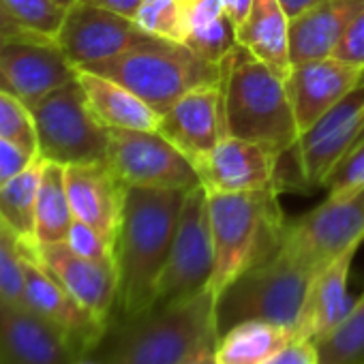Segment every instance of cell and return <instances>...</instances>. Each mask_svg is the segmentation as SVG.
Returning a JSON list of instances; mask_svg holds the SVG:
<instances>
[{"label":"cell","mask_w":364,"mask_h":364,"mask_svg":"<svg viewBox=\"0 0 364 364\" xmlns=\"http://www.w3.org/2000/svg\"><path fill=\"white\" fill-rule=\"evenodd\" d=\"M189 191L137 189L124 191L116 234L120 319L137 317L154 306L156 285L169 255L182 202Z\"/></svg>","instance_id":"1"},{"label":"cell","mask_w":364,"mask_h":364,"mask_svg":"<svg viewBox=\"0 0 364 364\" xmlns=\"http://www.w3.org/2000/svg\"><path fill=\"white\" fill-rule=\"evenodd\" d=\"M219 336L208 289L109 323L86 355L97 364H180L200 343Z\"/></svg>","instance_id":"2"},{"label":"cell","mask_w":364,"mask_h":364,"mask_svg":"<svg viewBox=\"0 0 364 364\" xmlns=\"http://www.w3.org/2000/svg\"><path fill=\"white\" fill-rule=\"evenodd\" d=\"M281 187L253 193L208 196V217L215 249V268L208 294L219 296L249 268L270 257L283 242L287 221L279 202Z\"/></svg>","instance_id":"3"},{"label":"cell","mask_w":364,"mask_h":364,"mask_svg":"<svg viewBox=\"0 0 364 364\" xmlns=\"http://www.w3.org/2000/svg\"><path fill=\"white\" fill-rule=\"evenodd\" d=\"M221 90L228 135L264 144L281 156L296 146L300 131L285 80L240 46L221 63Z\"/></svg>","instance_id":"4"},{"label":"cell","mask_w":364,"mask_h":364,"mask_svg":"<svg viewBox=\"0 0 364 364\" xmlns=\"http://www.w3.org/2000/svg\"><path fill=\"white\" fill-rule=\"evenodd\" d=\"M82 69L122 84L159 114L196 88L221 84V65L198 56L187 46L156 37Z\"/></svg>","instance_id":"5"},{"label":"cell","mask_w":364,"mask_h":364,"mask_svg":"<svg viewBox=\"0 0 364 364\" xmlns=\"http://www.w3.org/2000/svg\"><path fill=\"white\" fill-rule=\"evenodd\" d=\"M313 270L294 259L283 247L242 272L217 300V330L242 321L296 326Z\"/></svg>","instance_id":"6"},{"label":"cell","mask_w":364,"mask_h":364,"mask_svg":"<svg viewBox=\"0 0 364 364\" xmlns=\"http://www.w3.org/2000/svg\"><path fill=\"white\" fill-rule=\"evenodd\" d=\"M39 156L60 165L105 161L109 133L95 118L77 77L46 95L33 107Z\"/></svg>","instance_id":"7"},{"label":"cell","mask_w":364,"mask_h":364,"mask_svg":"<svg viewBox=\"0 0 364 364\" xmlns=\"http://www.w3.org/2000/svg\"><path fill=\"white\" fill-rule=\"evenodd\" d=\"M364 242V187L328 196L317 208L289 221L281 247L317 272L349 249Z\"/></svg>","instance_id":"8"},{"label":"cell","mask_w":364,"mask_h":364,"mask_svg":"<svg viewBox=\"0 0 364 364\" xmlns=\"http://www.w3.org/2000/svg\"><path fill=\"white\" fill-rule=\"evenodd\" d=\"M107 165L129 189H180L200 187L196 165L159 131L107 129Z\"/></svg>","instance_id":"9"},{"label":"cell","mask_w":364,"mask_h":364,"mask_svg":"<svg viewBox=\"0 0 364 364\" xmlns=\"http://www.w3.org/2000/svg\"><path fill=\"white\" fill-rule=\"evenodd\" d=\"M215 268L213 232L208 217V193L196 187L185 196L173 242L156 285V304L196 296L208 287Z\"/></svg>","instance_id":"10"},{"label":"cell","mask_w":364,"mask_h":364,"mask_svg":"<svg viewBox=\"0 0 364 364\" xmlns=\"http://www.w3.org/2000/svg\"><path fill=\"white\" fill-rule=\"evenodd\" d=\"M364 137V77L300 135L294 154L304 187H323L336 165Z\"/></svg>","instance_id":"11"},{"label":"cell","mask_w":364,"mask_h":364,"mask_svg":"<svg viewBox=\"0 0 364 364\" xmlns=\"http://www.w3.org/2000/svg\"><path fill=\"white\" fill-rule=\"evenodd\" d=\"M22 257L26 306L54 323L69 338L75 351L86 358L99 345L109 323L95 317L63 287V283L39 262L33 240H22Z\"/></svg>","instance_id":"12"},{"label":"cell","mask_w":364,"mask_h":364,"mask_svg":"<svg viewBox=\"0 0 364 364\" xmlns=\"http://www.w3.org/2000/svg\"><path fill=\"white\" fill-rule=\"evenodd\" d=\"M150 39L154 37L146 35L131 18L77 0L67 9L60 31L54 37L77 69L114 58Z\"/></svg>","instance_id":"13"},{"label":"cell","mask_w":364,"mask_h":364,"mask_svg":"<svg viewBox=\"0 0 364 364\" xmlns=\"http://www.w3.org/2000/svg\"><path fill=\"white\" fill-rule=\"evenodd\" d=\"M279 161L272 148L228 135L196 169L208 196L253 193L279 185Z\"/></svg>","instance_id":"14"},{"label":"cell","mask_w":364,"mask_h":364,"mask_svg":"<svg viewBox=\"0 0 364 364\" xmlns=\"http://www.w3.org/2000/svg\"><path fill=\"white\" fill-rule=\"evenodd\" d=\"M75 77L77 67L54 39L9 41L0 50V88L20 97L28 107Z\"/></svg>","instance_id":"15"},{"label":"cell","mask_w":364,"mask_h":364,"mask_svg":"<svg viewBox=\"0 0 364 364\" xmlns=\"http://www.w3.org/2000/svg\"><path fill=\"white\" fill-rule=\"evenodd\" d=\"M69 338L26 304L0 296V364H80Z\"/></svg>","instance_id":"16"},{"label":"cell","mask_w":364,"mask_h":364,"mask_svg":"<svg viewBox=\"0 0 364 364\" xmlns=\"http://www.w3.org/2000/svg\"><path fill=\"white\" fill-rule=\"evenodd\" d=\"M156 131L193 165L204 161L213 148L228 137L221 84L202 86L180 97L161 114Z\"/></svg>","instance_id":"17"},{"label":"cell","mask_w":364,"mask_h":364,"mask_svg":"<svg viewBox=\"0 0 364 364\" xmlns=\"http://www.w3.org/2000/svg\"><path fill=\"white\" fill-rule=\"evenodd\" d=\"M33 249L39 262L63 283V287L95 317L109 323L118 304L116 262H95L77 255L67 242L37 245Z\"/></svg>","instance_id":"18"},{"label":"cell","mask_w":364,"mask_h":364,"mask_svg":"<svg viewBox=\"0 0 364 364\" xmlns=\"http://www.w3.org/2000/svg\"><path fill=\"white\" fill-rule=\"evenodd\" d=\"M362 77L364 67H355L332 56L294 65L285 84L300 135L347 92H351Z\"/></svg>","instance_id":"19"},{"label":"cell","mask_w":364,"mask_h":364,"mask_svg":"<svg viewBox=\"0 0 364 364\" xmlns=\"http://www.w3.org/2000/svg\"><path fill=\"white\" fill-rule=\"evenodd\" d=\"M65 180L73 217L92 225L116 247L127 187L118 180L107 161L67 165Z\"/></svg>","instance_id":"20"},{"label":"cell","mask_w":364,"mask_h":364,"mask_svg":"<svg viewBox=\"0 0 364 364\" xmlns=\"http://www.w3.org/2000/svg\"><path fill=\"white\" fill-rule=\"evenodd\" d=\"M355 253L358 249H349L313 274L298 321L294 326L298 341H311L319 345L347 317L353 304L347 291V283Z\"/></svg>","instance_id":"21"},{"label":"cell","mask_w":364,"mask_h":364,"mask_svg":"<svg viewBox=\"0 0 364 364\" xmlns=\"http://www.w3.org/2000/svg\"><path fill=\"white\" fill-rule=\"evenodd\" d=\"M364 9V0H323L321 5L289 22L291 65L332 56L351 20Z\"/></svg>","instance_id":"22"},{"label":"cell","mask_w":364,"mask_h":364,"mask_svg":"<svg viewBox=\"0 0 364 364\" xmlns=\"http://www.w3.org/2000/svg\"><path fill=\"white\" fill-rule=\"evenodd\" d=\"M236 41L287 82L294 69L289 54V18L279 0H253L247 18L236 26Z\"/></svg>","instance_id":"23"},{"label":"cell","mask_w":364,"mask_h":364,"mask_svg":"<svg viewBox=\"0 0 364 364\" xmlns=\"http://www.w3.org/2000/svg\"><path fill=\"white\" fill-rule=\"evenodd\" d=\"M77 82L86 95L95 118L105 129H159L161 114L122 84L84 69H77Z\"/></svg>","instance_id":"24"},{"label":"cell","mask_w":364,"mask_h":364,"mask_svg":"<svg viewBox=\"0 0 364 364\" xmlns=\"http://www.w3.org/2000/svg\"><path fill=\"white\" fill-rule=\"evenodd\" d=\"M198 56L221 65L238 46L236 26L221 0H185V41Z\"/></svg>","instance_id":"25"},{"label":"cell","mask_w":364,"mask_h":364,"mask_svg":"<svg viewBox=\"0 0 364 364\" xmlns=\"http://www.w3.org/2000/svg\"><path fill=\"white\" fill-rule=\"evenodd\" d=\"M298 341L296 328L268 321H242L217 338L219 364H259Z\"/></svg>","instance_id":"26"},{"label":"cell","mask_w":364,"mask_h":364,"mask_svg":"<svg viewBox=\"0 0 364 364\" xmlns=\"http://www.w3.org/2000/svg\"><path fill=\"white\" fill-rule=\"evenodd\" d=\"M75 217L71 210L65 165L46 161L39 180L37 193V225H35V242L52 245L65 242Z\"/></svg>","instance_id":"27"},{"label":"cell","mask_w":364,"mask_h":364,"mask_svg":"<svg viewBox=\"0 0 364 364\" xmlns=\"http://www.w3.org/2000/svg\"><path fill=\"white\" fill-rule=\"evenodd\" d=\"M43 159L37 156L0 187V221H3L20 240H35L37 225V193L43 169Z\"/></svg>","instance_id":"28"},{"label":"cell","mask_w":364,"mask_h":364,"mask_svg":"<svg viewBox=\"0 0 364 364\" xmlns=\"http://www.w3.org/2000/svg\"><path fill=\"white\" fill-rule=\"evenodd\" d=\"M319 364H364V294L338 328L317 345Z\"/></svg>","instance_id":"29"},{"label":"cell","mask_w":364,"mask_h":364,"mask_svg":"<svg viewBox=\"0 0 364 364\" xmlns=\"http://www.w3.org/2000/svg\"><path fill=\"white\" fill-rule=\"evenodd\" d=\"M0 137L18 146L28 156H39L37 124L31 107L14 92L0 88Z\"/></svg>","instance_id":"30"},{"label":"cell","mask_w":364,"mask_h":364,"mask_svg":"<svg viewBox=\"0 0 364 364\" xmlns=\"http://www.w3.org/2000/svg\"><path fill=\"white\" fill-rule=\"evenodd\" d=\"M133 22L150 37L185 41V0H144Z\"/></svg>","instance_id":"31"},{"label":"cell","mask_w":364,"mask_h":364,"mask_svg":"<svg viewBox=\"0 0 364 364\" xmlns=\"http://www.w3.org/2000/svg\"><path fill=\"white\" fill-rule=\"evenodd\" d=\"M0 3L20 26L48 39L56 37L69 9L58 0H0Z\"/></svg>","instance_id":"32"},{"label":"cell","mask_w":364,"mask_h":364,"mask_svg":"<svg viewBox=\"0 0 364 364\" xmlns=\"http://www.w3.org/2000/svg\"><path fill=\"white\" fill-rule=\"evenodd\" d=\"M0 296L26 304L22 240L3 221H0Z\"/></svg>","instance_id":"33"},{"label":"cell","mask_w":364,"mask_h":364,"mask_svg":"<svg viewBox=\"0 0 364 364\" xmlns=\"http://www.w3.org/2000/svg\"><path fill=\"white\" fill-rule=\"evenodd\" d=\"M77 255L95 259V262H116V247L101 232L84 221H73L69 236L65 240Z\"/></svg>","instance_id":"34"},{"label":"cell","mask_w":364,"mask_h":364,"mask_svg":"<svg viewBox=\"0 0 364 364\" xmlns=\"http://www.w3.org/2000/svg\"><path fill=\"white\" fill-rule=\"evenodd\" d=\"M323 187L328 189V196H341L351 189L364 187V137L336 165Z\"/></svg>","instance_id":"35"},{"label":"cell","mask_w":364,"mask_h":364,"mask_svg":"<svg viewBox=\"0 0 364 364\" xmlns=\"http://www.w3.org/2000/svg\"><path fill=\"white\" fill-rule=\"evenodd\" d=\"M332 58L355 67H364V9L351 20V24L343 33L341 41L332 52Z\"/></svg>","instance_id":"36"},{"label":"cell","mask_w":364,"mask_h":364,"mask_svg":"<svg viewBox=\"0 0 364 364\" xmlns=\"http://www.w3.org/2000/svg\"><path fill=\"white\" fill-rule=\"evenodd\" d=\"M259 364H319V351L311 341H296Z\"/></svg>","instance_id":"37"},{"label":"cell","mask_w":364,"mask_h":364,"mask_svg":"<svg viewBox=\"0 0 364 364\" xmlns=\"http://www.w3.org/2000/svg\"><path fill=\"white\" fill-rule=\"evenodd\" d=\"M31 161H33V156L24 154L18 146L0 137V187L7 185V182L14 176H18L24 167H28Z\"/></svg>","instance_id":"38"},{"label":"cell","mask_w":364,"mask_h":364,"mask_svg":"<svg viewBox=\"0 0 364 364\" xmlns=\"http://www.w3.org/2000/svg\"><path fill=\"white\" fill-rule=\"evenodd\" d=\"M77 3H86V5H92V7H101V9H107V11H114L118 16H124V18H131L133 20L144 0H77Z\"/></svg>","instance_id":"39"},{"label":"cell","mask_w":364,"mask_h":364,"mask_svg":"<svg viewBox=\"0 0 364 364\" xmlns=\"http://www.w3.org/2000/svg\"><path fill=\"white\" fill-rule=\"evenodd\" d=\"M217 338L219 336H210L204 343H200L180 364H219V358H217Z\"/></svg>","instance_id":"40"},{"label":"cell","mask_w":364,"mask_h":364,"mask_svg":"<svg viewBox=\"0 0 364 364\" xmlns=\"http://www.w3.org/2000/svg\"><path fill=\"white\" fill-rule=\"evenodd\" d=\"M0 28H3L14 41H28V39H48V37H39L31 31H26L24 26H20L9 14L7 9L3 7V3H0Z\"/></svg>","instance_id":"41"},{"label":"cell","mask_w":364,"mask_h":364,"mask_svg":"<svg viewBox=\"0 0 364 364\" xmlns=\"http://www.w3.org/2000/svg\"><path fill=\"white\" fill-rule=\"evenodd\" d=\"M321 3H323V0H279V5L283 7V11L289 18V22L300 18L302 14L311 11L313 7L321 5Z\"/></svg>","instance_id":"42"},{"label":"cell","mask_w":364,"mask_h":364,"mask_svg":"<svg viewBox=\"0 0 364 364\" xmlns=\"http://www.w3.org/2000/svg\"><path fill=\"white\" fill-rule=\"evenodd\" d=\"M221 3H223L225 14H228L230 20L234 22V26H238V24L247 18L249 9H251V5H253V0H221Z\"/></svg>","instance_id":"43"},{"label":"cell","mask_w":364,"mask_h":364,"mask_svg":"<svg viewBox=\"0 0 364 364\" xmlns=\"http://www.w3.org/2000/svg\"><path fill=\"white\" fill-rule=\"evenodd\" d=\"M9 41H14V39H11V37H9V35H7V33L3 31V28H0V50H3V48H5V46L9 43Z\"/></svg>","instance_id":"44"},{"label":"cell","mask_w":364,"mask_h":364,"mask_svg":"<svg viewBox=\"0 0 364 364\" xmlns=\"http://www.w3.org/2000/svg\"><path fill=\"white\" fill-rule=\"evenodd\" d=\"M58 3H60V5H65V7H71V5L75 3V0H58Z\"/></svg>","instance_id":"45"}]
</instances>
